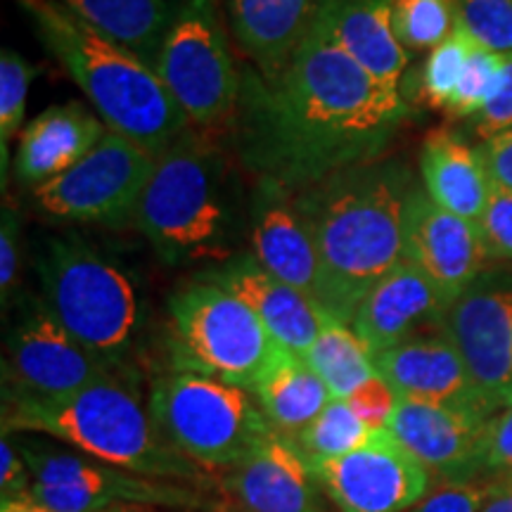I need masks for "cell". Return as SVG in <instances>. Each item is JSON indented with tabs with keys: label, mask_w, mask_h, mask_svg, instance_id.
I'll use <instances>...</instances> for the list:
<instances>
[{
	"label": "cell",
	"mask_w": 512,
	"mask_h": 512,
	"mask_svg": "<svg viewBox=\"0 0 512 512\" xmlns=\"http://www.w3.org/2000/svg\"><path fill=\"white\" fill-rule=\"evenodd\" d=\"M406 117L401 91L363 72L316 24L278 76L247 74L235 121L242 162L292 192L373 162Z\"/></svg>",
	"instance_id": "1"
},
{
	"label": "cell",
	"mask_w": 512,
	"mask_h": 512,
	"mask_svg": "<svg viewBox=\"0 0 512 512\" xmlns=\"http://www.w3.org/2000/svg\"><path fill=\"white\" fill-rule=\"evenodd\" d=\"M418 190L399 159H373L294 197L323 268V309L351 323L377 280L403 261L406 216Z\"/></svg>",
	"instance_id": "2"
},
{
	"label": "cell",
	"mask_w": 512,
	"mask_h": 512,
	"mask_svg": "<svg viewBox=\"0 0 512 512\" xmlns=\"http://www.w3.org/2000/svg\"><path fill=\"white\" fill-rule=\"evenodd\" d=\"M3 434H48L100 463L166 482L200 486L204 477L157 430L128 368L60 399L3 394Z\"/></svg>",
	"instance_id": "3"
},
{
	"label": "cell",
	"mask_w": 512,
	"mask_h": 512,
	"mask_svg": "<svg viewBox=\"0 0 512 512\" xmlns=\"http://www.w3.org/2000/svg\"><path fill=\"white\" fill-rule=\"evenodd\" d=\"M34 19L36 34L72 76L107 131L119 133L159 157L190 131L169 88L126 48L72 15L60 0H17Z\"/></svg>",
	"instance_id": "4"
},
{
	"label": "cell",
	"mask_w": 512,
	"mask_h": 512,
	"mask_svg": "<svg viewBox=\"0 0 512 512\" xmlns=\"http://www.w3.org/2000/svg\"><path fill=\"white\" fill-rule=\"evenodd\" d=\"M133 221L164 264L178 266L207 256L226 261L228 216L219 152L192 131L166 147Z\"/></svg>",
	"instance_id": "5"
},
{
	"label": "cell",
	"mask_w": 512,
	"mask_h": 512,
	"mask_svg": "<svg viewBox=\"0 0 512 512\" xmlns=\"http://www.w3.org/2000/svg\"><path fill=\"white\" fill-rule=\"evenodd\" d=\"M43 304L83 349L112 368H128L143 306L124 268L79 238H50L38 261Z\"/></svg>",
	"instance_id": "6"
},
{
	"label": "cell",
	"mask_w": 512,
	"mask_h": 512,
	"mask_svg": "<svg viewBox=\"0 0 512 512\" xmlns=\"http://www.w3.org/2000/svg\"><path fill=\"white\" fill-rule=\"evenodd\" d=\"M147 406L162 437L207 470H230L275 434L249 389L200 373L157 377Z\"/></svg>",
	"instance_id": "7"
},
{
	"label": "cell",
	"mask_w": 512,
	"mask_h": 512,
	"mask_svg": "<svg viewBox=\"0 0 512 512\" xmlns=\"http://www.w3.org/2000/svg\"><path fill=\"white\" fill-rule=\"evenodd\" d=\"M169 323L176 370L249 392L280 347L242 299L202 278L171 294Z\"/></svg>",
	"instance_id": "8"
},
{
	"label": "cell",
	"mask_w": 512,
	"mask_h": 512,
	"mask_svg": "<svg viewBox=\"0 0 512 512\" xmlns=\"http://www.w3.org/2000/svg\"><path fill=\"white\" fill-rule=\"evenodd\" d=\"M31 472V498L55 512H107L128 505L197 508V486L136 475L69 446L10 434Z\"/></svg>",
	"instance_id": "9"
},
{
	"label": "cell",
	"mask_w": 512,
	"mask_h": 512,
	"mask_svg": "<svg viewBox=\"0 0 512 512\" xmlns=\"http://www.w3.org/2000/svg\"><path fill=\"white\" fill-rule=\"evenodd\" d=\"M157 74L190 126L238 119L242 81L223 34L216 0H185L164 38Z\"/></svg>",
	"instance_id": "10"
},
{
	"label": "cell",
	"mask_w": 512,
	"mask_h": 512,
	"mask_svg": "<svg viewBox=\"0 0 512 512\" xmlns=\"http://www.w3.org/2000/svg\"><path fill=\"white\" fill-rule=\"evenodd\" d=\"M157 157L119 133L107 131L98 145L53 181L34 188L48 216L79 223L133 221Z\"/></svg>",
	"instance_id": "11"
},
{
	"label": "cell",
	"mask_w": 512,
	"mask_h": 512,
	"mask_svg": "<svg viewBox=\"0 0 512 512\" xmlns=\"http://www.w3.org/2000/svg\"><path fill=\"white\" fill-rule=\"evenodd\" d=\"M472 382L494 411L512 406V275L482 273L441 316Z\"/></svg>",
	"instance_id": "12"
},
{
	"label": "cell",
	"mask_w": 512,
	"mask_h": 512,
	"mask_svg": "<svg viewBox=\"0 0 512 512\" xmlns=\"http://www.w3.org/2000/svg\"><path fill=\"white\" fill-rule=\"evenodd\" d=\"M339 512H408L427 496L432 475L387 427L347 456L313 465Z\"/></svg>",
	"instance_id": "13"
},
{
	"label": "cell",
	"mask_w": 512,
	"mask_h": 512,
	"mask_svg": "<svg viewBox=\"0 0 512 512\" xmlns=\"http://www.w3.org/2000/svg\"><path fill=\"white\" fill-rule=\"evenodd\" d=\"M114 370L124 368H112L95 358L62 328L46 304H36L12 328L3 361V394L60 399Z\"/></svg>",
	"instance_id": "14"
},
{
	"label": "cell",
	"mask_w": 512,
	"mask_h": 512,
	"mask_svg": "<svg viewBox=\"0 0 512 512\" xmlns=\"http://www.w3.org/2000/svg\"><path fill=\"white\" fill-rule=\"evenodd\" d=\"M494 415L475 408L399 399L387 430L430 475L446 484L479 482V453Z\"/></svg>",
	"instance_id": "15"
},
{
	"label": "cell",
	"mask_w": 512,
	"mask_h": 512,
	"mask_svg": "<svg viewBox=\"0 0 512 512\" xmlns=\"http://www.w3.org/2000/svg\"><path fill=\"white\" fill-rule=\"evenodd\" d=\"M403 259L437 287L446 304H453L484 273L489 252L477 223L441 209L425 188H418L406 216Z\"/></svg>",
	"instance_id": "16"
},
{
	"label": "cell",
	"mask_w": 512,
	"mask_h": 512,
	"mask_svg": "<svg viewBox=\"0 0 512 512\" xmlns=\"http://www.w3.org/2000/svg\"><path fill=\"white\" fill-rule=\"evenodd\" d=\"M249 245L254 259L268 273L323 306V268L311 230L292 192L266 178H259L254 192Z\"/></svg>",
	"instance_id": "17"
},
{
	"label": "cell",
	"mask_w": 512,
	"mask_h": 512,
	"mask_svg": "<svg viewBox=\"0 0 512 512\" xmlns=\"http://www.w3.org/2000/svg\"><path fill=\"white\" fill-rule=\"evenodd\" d=\"M200 278L242 299L266 325L275 342L299 356H306L323 325L332 318L297 287L268 273L252 254L230 256L216 268L204 271Z\"/></svg>",
	"instance_id": "18"
},
{
	"label": "cell",
	"mask_w": 512,
	"mask_h": 512,
	"mask_svg": "<svg viewBox=\"0 0 512 512\" xmlns=\"http://www.w3.org/2000/svg\"><path fill=\"white\" fill-rule=\"evenodd\" d=\"M223 486L242 512H325L313 463L297 441L278 432L230 467Z\"/></svg>",
	"instance_id": "19"
},
{
	"label": "cell",
	"mask_w": 512,
	"mask_h": 512,
	"mask_svg": "<svg viewBox=\"0 0 512 512\" xmlns=\"http://www.w3.org/2000/svg\"><path fill=\"white\" fill-rule=\"evenodd\" d=\"M375 368L399 399L475 408L496 415L472 382L463 356L444 332L413 335L375 356Z\"/></svg>",
	"instance_id": "20"
},
{
	"label": "cell",
	"mask_w": 512,
	"mask_h": 512,
	"mask_svg": "<svg viewBox=\"0 0 512 512\" xmlns=\"http://www.w3.org/2000/svg\"><path fill=\"white\" fill-rule=\"evenodd\" d=\"M446 306L437 287L403 259L363 297L349 325L375 358L420 335L427 325L439 328Z\"/></svg>",
	"instance_id": "21"
},
{
	"label": "cell",
	"mask_w": 512,
	"mask_h": 512,
	"mask_svg": "<svg viewBox=\"0 0 512 512\" xmlns=\"http://www.w3.org/2000/svg\"><path fill=\"white\" fill-rule=\"evenodd\" d=\"M394 0H323L316 24L344 55L387 88L401 91L408 50L396 38Z\"/></svg>",
	"instance_id": "22"
},
{
	"label": "cell",
	"mask_w": 512,
	"mask_h": 512,
	"mask_svg": "<svg viewBox=\"0 0 512 512\" xmlns=\"http://www.w3.org/2000/svg\"><path fill=\"white\" fill-rule=\"evenodd\" d=\"M105 133V121L86 110L81 102L48 107L19 133L15 174L22 183L38 188L72 169Z\"/></svg>",
	"instance_id": "23"
},
{
	"label": "cell",
	"mask_w": 512,
	"mask_h": 512,
	"mask_svg": "<svg viewBox=\"0 0 512 512\" xmlns=\"http://www.w3.org/2000/svg\"><path fill=\"white\" fill-rule=\"evenodd\" d=\"M323 0H230V24L261 79L278 76L316 27Z\"/></svg>",
	"instance_id": "24"
},
{
	"label": "cell",
	"mask_w": 512,
	"mask_h": 512,
	"mask_svg": "<svg viewBox=\"0 0 512 512\" xmlns=\"http://www.w3.org/2000/svg\"><path fill=\"white\" fill-rule=\"evenodd\" d=\"M420 176L422 188L441 209L479 226L491 192L479 150L451 128H437L422 143Z\"/></svg>",
	"instance_id": "25"
},
{
	"label": "cell",
	"mask_w": 512,
	"mask_h": 512,
	"mask_svg": "<svg viewBox=\"0 0 512 512\" xmlns=\"http://www.w3.org/2000/svg\"><path fill=\"white\" fill-rule=\"evenodd\" d=\"M252 394L273 430L294 441L332 401L330 389L306 358L285 349L283 344L259 375Z\"/></svg>",
	"instance_id": "26"
},
{
	"label": "cell",
	"mask_w": 512,
	"mask_h": 512,
	"mask_svg": "<svg viewBox=\"0 0 512 512\" xmlns=\"http://www.w3.org/2000/svg\"><path fill=\"white\" fill-rule=\"evenodd\" d=\"M72 15L157 69L176 12L169 0H60Z\"/></svg>",
	"instance_id": "27"
},
{
	"label": "cell",
	"mask_w": 512,
	"mask_h": 512,
	"mask_svg": "<svg viewBox=\"0 0 512 512\" xmlns=\"http://www.w3.org/2000/svg\"><path fill=\"white\" fill-rule=\"evenodd\" d=\"M304 358L330 389L332 399L347 401L361 384L377 375L375 358L366 344L349 323L337 318H328Z\"/></svg>",
	"instance_id": "28"
},
{
	"label": "cell",
	"mask_w": 512,
	"mask_h": 512,
	"mask_svg": "<svg viewBox=\"0 0 512 512\" xmlns=\"http://www.w3.org/2000/svg\"><path fill=\"white\" fill-rule=\"evenodd\" d=\"M375 430L351 411V406L342 399H332L325 411L311 422L297 437V444L306 453L313 465L335 460L356 451L373 437Z\"/></svg>",
	"instance_id": "29"
},
{
	"label": "cell",
	"mask_w": 512,
	"mask_h": 512,
	"mask_svg": "<svg viewBox=\"0 0 512 512\" xmlns=\"http://www.w3.org/2000/svg\"><path fill=\"white\" fill-rule=\"evenodd\" d=\"M392 22L408 53H432L456 31L458 19L453 0H394Z\"/></svg>",
	"instance_id": "30"
},
{
	"label": "cell",
	"mask_w": 512,
	"mask_h": 512,
	"mask_svg": "<svg viewBox=\"0 0 512 512\" xmlns=\"http://www.w3.org/2000/svg\"><path fill=\"white\" fill-rule=\"evenodd\" d=\"M36 69L15 50L0 53V174L8 181L10 140L22 133L27 95Z\"/></svg>",
	"instance_id": "31"
},
{
	"label": "cell",
	"mask_w": 512,
	"mask_h": 512,
	"mask_svg": "<svg viewBox=\"0 0 512 512\" xmlns=\"http://www.w3.org/2000/svg\"><path fill=\"white\" fill-rule=\"evenodd\" d=\"M472 48H475V41L456 24V31L427 57L425 67H422L420 91L432 107L448 110L460 76L465 72V64L470 60Z\"/></svg>",
	"instance_id": "32"
},
{
	"label": "cell",
	"mask_w": 512,
	"mask_h": 512,
	"mask_svg": "<svg viewBox=\"0 0 512 512\" xmlns=\"http://www.w3.org/2000/svg\"><path fill=\"white\" fill-rule=\"evenodd\" d=\"M458 27L479 46L512 53V0H453Z\"/></svg>",
	"instance_id": "33"
},
{
	"label": "cell",
	"mask_w": 512,
	"mask_h": 512,
	"mask_svg": "<svg viewBox=\"0 0 512 512\" xmlns=\"http://www.w3.org/2000/svg\"><path fill=\"white\" fill-rule=\"evenodd\" d=\"M501 67V53H494V50L475 43L470 60L465 64V72L460 76V83L446 112L460 119L477 117L496 91L498 79H501Z\"/></svg>",
	"instance_id": "34"
},
{
	"label": "cell",
	"mask_w": 512,
	"mask_h": 512,
	"mask_svg": "<svg viewBox=\"0 0 512 512\" xmlns=\"http://www.w3.org/2000/svg\"><path fill=\"white\" fill-rule=\"evenodd\" d=\"M479 230L489 259L512 261V190L491 185Z\"/></svg>",
	"instance_id": "35"
},
{
	"label": "cell",
	"mask_w": 512,
	"mask_h": 512,
	"mask_svg": "<svg viewBox=\"0 0 512 512\" xmlns=\"http://www.w3.org/2000/svg\"><path fill=\"white\" fill-rule=\"evenodd\" d=\"M512 472V406L498 411L489 420L479 453V482L510 475Z\"/></svg>",
	"instance_id": "36"
},
{
	"label": "cell",
	"mask_w": 512,
	"mask_h": 512,
	"mask_svg": "<svg viewBox=\"0 0 512 512\" xmlns=\"http://www.w3.org/2000/svg\"><path fill=\"white\" fill-rule=\"evenodd\" d=\"M347 403L351 406V411L366 422L370 430H382V427H387L389 418H392L396 403H399V394L394 392L392 384L377 373L373 380L361 384L349 396Z\"/></svg>",
	"instance_id": "37"
},
{
	"label": "cell",
	"mask_w": 512,
	"mask_h": 512,
	"mask_svg": "<svg viewBox=\"0 0 512 512\" xmlns=\"http://www.w3.org/2000/svg\"><path fill=\"white\" fill-rule=\"evenodd\" d=\"M512 128V53L503 55L501 79L491 100L475 117V131L482 140H489L498 133Z\"/></svg>",
	"instance_id": "38"
},
{
	"label": "cell",
	"mask_w": 512,
	"mask_h": 512,
	"mask_svg": "<svg viewBox=\"0 0 512 512\" xmlns=\"http://www.w3.org/2000/svg\"><path fill=\"white\" fill-rule=\"evenodd\" d=\"M486 494V482L446 484L427 494L408 512H479Z\"/></svg>",
	"instance_id": "39"
},
{
	"label": "cell",
	"mask_w": 512,
	"mask_h": 512,
	"mask_svg": "<svg viewBox=\"0 0 512 512\" xmlns=\"http://www.w3.org/2000/svg\"><path fill=\"white\" fill-rule=\"evenodd\" d=\"M19 216L12 207L3 209V223H0V294L3 304L15 290L19 280Z\"/></svg>",
	"instance_id": "40"
},
{
	"label": "cell",
	"mask_w": 512,
	"mask_h": 512,
	"mask_svg": "<svg viewBox=\"0 0 512 512\" xmlns=\"http://www.w3.org/2000/svg\"><path fill=\"white\" fill-rule=\"evenodd\" d=\"M0 460H3V467H0V498L3 501L29 498L31 472L10 434H3V441H0Z\"/></svg>",
	"instance_id": "41"
},
{
	"label": "cell",
	"mask_w": 512,
	"mask_h": 512,
	"mask_svg": "<svg viewBox=\"0 0 512 512\" xmlns=\"http://www.w3.org/2000/svg\"><path fill=\"white\" fill-rule=\"evenodd\" d=\"M482 155L484 169L489 174L491 185L512 190V128L498 133V136L484 140L477 147Z\"/></svg>",
	"instance_id": "42"
},
{
	"label": "cell",
	"mask_w": 512,
	"mask_h": 512,
	"mask_svg": "<svg viewBox=\"0 0 512 512\" xmlns=\"http://www.w3.org/2000/svg\"><path fill=\"white\" fill-rule=\"evenodd\" d=\"M479 512H512V475L486 482V494Z\"/></svg>",
	"instance_id": "43"
},
{
	"label": "cell",
	"mask_w": 512,
	"mask_h": 512,
	"mask_svg": "<svg viewBox=\"0 0 512 512\" xmlns=\"http://www.w3.org/2000/svg\"><path fill=\"white\" fill-rule=\"evenodd\" d=\"M0 512H55L46 505L36 503L34 498H17V501H0Z\"/></svg>",
	"instance_id": "44"
},
{
	"label": "cell",
	"mask_w": 512,
	"mask_h": 512,
	"mask_svg": "<svg viewBox=\"0 0 512 512\" xmlns=\"http://www.w3.org/2000/svg\"><path fill=\"white\" fill-rule=\"evenodd\" d=\"M107 512H136V510H128V508H121V510H107Z\"/></svg>",
	"instance_id": "45"
}]
</instances>
